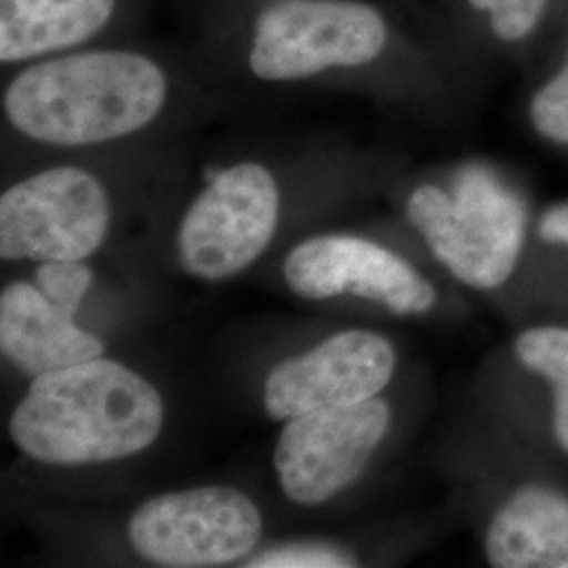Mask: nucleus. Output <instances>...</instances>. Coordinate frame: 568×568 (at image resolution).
Listing matches in <instances>:
<instances>
[{
    "mask_svg": "<svg viewBox=\"0 0 568 568\" xmlns=\"http://www.w3.org/2000/svg\"><path fill=\"white\" fill-rule=\"evenodd\" d=\"M114 11L116 0H0V61L74 51L103 32Z\"/></svg>",
    "mask_w": 568,
    "mask_h": 568,
    "instance_id": "nucleus-13",
    "label": "nucleus"
},
{
    "mask_svg": "<svg viewBox=\"0 0 568 568\" xmlns=\"http://www.w3.org/2000/svg\"><path fill=\"white\" fill-rule=\"evenodd\" d=\"M406 217L455 278L485 291L511 276L527 230L525 204L485 166L462 171L453 194L419 185Z\"/></svg>",
    "mask_w": 568,
    "mask_h": 568,
    "instance_id": "nucleus-3",
    "label": "nucleus"
},
{
    "mask_svg": "<svg viewBox=\"0 0 568 568\" xmlns=\"http://www.w3.org/2000/svg\"><path fill=\"white\" fill-rule=\"evenodd\" d=\"M112 222L103 183L63 164L39 171L0 196V257L7 262H84Z\"/></svg>",
    "mask_w": 568,
    "mask_h": 568,
    "instance_id": "nucleus-5",
    "label": "nucleus"
},
{
    "mask_svg": "<svg viewBox=\"0 0 568 568\" xmlns=\"http://www.w3.org/2000/svg\"><path fill=\"white\" fill-rule=\"evenodd\" d=\"M516 356L554 389V434L568 453V328L535 326L518 335Z\"/></svg>",
    "mask_w": 568,
    "mask_h": 568,
    "instance_id": "nucleus-14",
    "label": "nucleus"
},
{
    "mask_svg": "<svg viewBox=\"0 0 568 568\" xmlns=\"http://www.w3.org/2000/svg\"><path fill=\"white\" fill-rule=\"evenodd\" d=\"M530 121L544 138L568 145V58L562 70L532 98Z\"/></svg>",
    "mask_w": 568,
    "mask_h": 568,
    "instance_id": "nucleus-17",
    "label": "nucleus"
},
{
    "mask_svg": "<svg viewBox=\"0 0 568 568\" xmlns=\"http://www.w3.org/2000/svg\"><path fill=\"white\" fill-rule=\"evenodd\" d=\"M539 234L544 241L568 246V203L556 204L539 222Z\"/></svg>",
    "mask_w": 568,
    "mask_h": 568,
    "instance_id": "nucleus-19",
    "label": "nucleus"
},
{
    "mask_svg": "<svg viewBox=\"0 0 568 568\" xmlns=\"http://www.w3.org/2000/svg\"><path fill=\"white\" fill-rule=\"evenodd\" d=\"M0 349L32 379L103 356L102 342L30 283L7 284L0 293Z\"/></svg>",
    "mask_w": 568,
    "mask_h": 568,
    "instance_id": "nucleus-11",
    "label": "nucleus"
},
{
    "mask_svg": "<svg viewBox=\"0 0 568 568\" xmlns=\"http://www.w3.org/2000/svg\"><path fill=\"white\" fill-rule=\"evenodd\" d=\"M163 65L131 49L65 51L30 61L2 91V112L28 140L87 148L129 138L163 112Z\"/></svg>",
    "mask_w": 568,
    "mask_h": 568,
    "instance_id": "nucleus-1",
    "label": "nucleus"
},
{
    "mask_svg": "<svg viewBox=\"0 0 568 568\" xmlns=\"http://www.w3.org/2000/svg\"><path fill=\"white\" fill-rule=\"evenodd\" d=\"M281 217V192L264 164L220 171L183 215L175 239L185 274L220 283L255 264L272 243Z\"/></svg>",
    "mask_w": 568,
    "mask_h": 568,
    "instance_id": "nucleus-6",
    "label": "nucleus"
},
{
    "mask_svg": "<svg viewBox=\"0 0 568 568\" xmlns=\"http://www.w3.org/2000/svg\"><path fill=\"white\" fill-rule=\"evenodd\" d=\"M497 568H568V495L528 485L495 511L485 539Z\"/></svg>",
    "mask_w": 568,
    "mask_h": 568,
    "instance_id": "nucleus-12",
    "label": "nucleus"
},
{
    "mask_svg": "<svg viewBox=\"0 0 568 568\" xmlns=\"http://www.w3.org/2000/svg\"><path fill=\"white\" fill-rule=\"evenodd\" d=\"M260 508L232 487L163 493L133 511L131 548L154 567H225L248 556L262 539Z\"/></svg>",
    "mask_w": 568,
    "mask_h": 568,
    "instance_id": "nucleus-7",
    "label": "nucleus"
},
{
    "mask_svg": "<svg viewBox=\"0 0 568 568\" xmlns=\"http://www.w3.org/2000/svg\"><path fill=\"white\" fill-rule=\"evenodd\" d=\"M358 562L342 549L331 546H288L270 549L262 556L248 560L246 568H344L356 567Z\"/></svg>",
    "mask_w": 568,
    "mask_h": 568,
    "instance_id": "nucleus-18",
    "label": "nucleus"
},
{
    "mask_svg": "<svg viewBox=\"0 0 568 568\" xmlns=\"http://www.w3.org/2000/svg\"><path fill=\"white\" fill-rule=\"evenodd\" d=\"M159 389L110 358L42 373L9 422L13 443L49 466L108 464L142 453L163 432Z\"/></svg>",
    "mask_w": 568,
    "mask_h": 568,
    "instance_id": "nucleus-2",
    "label": "nucleus"
},
{
    "mask_svg": "<svg viewBox=\"0 0 568 568\" xmlns=\"http://www.w3.org/2000/svg\"><path fill=\"white\" fill-rule=\"evenodd\" d=\"M387 427L389 408L377 396L288 419L274 448V469L284 495L307 508L337 497L361 478Z\"/></svg>",
    "mask_w": 568,
    "mask_h": 568,
    "instance_id": "nucleus-8",
    "label": "nucleus"
},
{
    "mask_svg": "<svg viewBox=\"0 0 568 568\" xmlns=\"http://www.w3.org/2000/svg\"><path fill=\"white\" fill-rule=\"evenodd\" d=\"M394 368L396 352L386 337L363 328L342 331L270 371L265 413L288 422L316 408L365 403L386 389Z\"/></svg>",
    "mask_w": 568,
    "mask_h": 568,
    "instance_id": "nucleus-10",
    "label": "nucleus"
},
{
    "mask_svg": "<svg viewBox=\"0 0 568 568\" xmlns=\"http://www.w3.org/2000/svg\"><path fill=\"white\" fill-rule=\"evenodd\" d=\"M93 284V272L81 262H41L37 270V288L53 305L77 316L82 300Z\"/></svg>",
    "mask_w": 568,
    "mask_h": 568,
    "instance_id": "nucleus-15",
    "label": "nucleus"
},
{
    "mask_svg": "<svg viewBox=\"0 0 568 568\" xmlns=\"http://www.w3.org/2000/svg\"><path fill=\"white\" fill-rule=\"evenodd\" d=\"M476 11L488 13L497 39L516 42L527 39L539 26L548 0H467Z\"/></svg>",
    "mask_w": 568,
    "mask_h": 568,
    "instance_id": "nucleus-16",
    "label": "nucleus"
},
{
    "mask_svg": "<svg viewBox=\"0 0 568 568\" xmlns=\"http://www.w3.org/2000/svg\"><path fill=\"white\" fill-rule=\"evenodd\" d=\"M283 274L297 297L312 302L356 295L403 316L424 314L436 304L434 286L400 255L347 234L297 244L284 260Z\"/></svg>",
    "mask_w": 568,
    "mask_h": 568,
    "instance_id": "nucleus-9",
    "label": "nucleus"
},
{
    "mask_svg": "<svg viewBox=\"0 0 568 568\" xmlns=\"http://www.w3.org/2000/svg\"><path fill=\"white\" fill-rule=\"evenodd\" d=\"M387 21L363 0H278L255 21L248 68L267 82L305 81L377 60Z\"/></svg>",
    "mask_w": 568,
    "mask_h": 568,
    "instance_id": "nucleus-4",
    "label": "nucleus"
}]
</instances>
